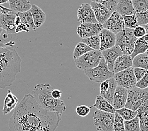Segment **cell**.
Here are the masks:
<instances>
[{
  "mask_svg": "<svg viewBox=\"0 0 148 131\" xmlns=\"http://www.w3.org/2000/svg\"><path fill=\"white\" fill-rule=\"evenodd\" d=\"M58 112L42 107L33 95H25L9 120L10 131H56L61 120Z\"/></svg>",
  "mask_w": 148,
  "mask_h": 131,
  "instance_id": "1",
  "label": "cell"
},
{
  "mask_svg": "<svg viewBox=\"0 0 148 131\" xmlns=\"http://www.w3.org/2000/svg\"><path fill=\"white\" fill-rule=\"evenodd\" d=\"M21 63L22 59L15 48L0 46V89L12 85L21 71Z\"/></svg>",
  "mask_w": 148,
  "mask_h": 131,
  "instance_id": "2",
  "label": "cell"
},
{
  "mask_svg": "<svg viewBox=\"0 0 148 131\" xmlns=\"http://www.w3.org/2000/svg\"><path fill=\"white\" fill-rule=\"evenodd\" d=\"M52 90L53 88L49 84H38L34 88L33 96L42 107L62 115L66 110V106L64 101L52 96Z\"/></svg>",
  "mask_w": 148,
  "mask_h": 131,
  "instance_id": "3",
  "label": "cell"
},
{
  "mask_svg": "<svg viewBox=\"0 0 148 131\" xmlns=\"http://www.w3.org/2000/svg\"><path fill=\"white\" fill-rule=\"evenodd\" d=\"M134 29H125L116 34V45L121 48L123 54L131 55L137 40L133 33Z\"/></svg>",
  "mask_w": 148,
  "mask_h": 131,
  "instance_id": "4",
  "label": "cell"
},
{
  "mask_svg": "<svg viewBox=\"0 0 148 131\" xmlns=\"http://www.w3.org/2000/svg\"><path fill=\"white\" fill-rule=\"evenodd\" d=\"M84 72L90 81L97 83H101L114 76V72L108 69L103 58L101 59L98 66L92 69L84 70Z\"/></svg>",
  "mask_w": 148,
  "mask_h": 131,
  "instance_id": "5",
  "label": "cell"
},
{
  "mask_svg": "<svg viewBox=\"0 0 148 131\" xmlns=\"http://www.w3.org/2000/svg\"><path fill=\"white\" fill-rule=\"evenodd\" d=\"M148 100V88L140 89L136 86L128 90V97L125 107L137 111L143 103Z\"/></svg>",
  "mask_w": 148,
  "mask_h": 131,
  "instance_id": "6",
  "label": "cell"
},
{
  "mask_svg": "<svg viewBox=\"0 0 148 131\" xmlns=\"http://www.w3.org/2000/svg\"><path fill=\"white\" fill-rule=\"evenodd\" d=\"M103 58L100 51L93 50L75 59V62L77 68L84 71L98 66Z\"/></svg>",
  "mask_w": 148,
  "mask_h": 131,
  "instance_id": "7",
  "label": "cell"
},
{
  "mask_svg": "<svg viewBox=\"0 0 148 131\" xmlns=\"http://www.w3.org/2000/svg\"><path fill=\"white\" fill-rule=\"evenodd\" d=\"M93 117L94 125L98 131H114L115 114L97 110Z\"/></svg>",
  "mask_w": 148,
  "mask_h": 131,
  "instance_id": "8",
  "label": "cell"
},
{
  "mask_svg": "<svg viewBox=\"0 0 148 131\" xmlns=\"http://www.w3.org/2000/svg\"><path fill=\"white\" fill-rule=\"evenodd\" d=\"M114 78L117 82V86H122L127 90H130L135 87L137 83L134 73V67H130L128 69L114 74Z\"/></svg>",
  "mask_w": 148,
  "mask_h": 131,
  "instance_id": "9",
  "label": "cell"
},
{
  "mask_svg": "<svg viewBox=\"0 0 148 131\" xmlns=\"http://www.w3.org/2000/svg\"><path fill=\"white\" fill-rule=\"evenodd\" d=\"M103 29V25L99 23H81L77 28L76 32L81 38H86L99 35Z\"/></svg>",
  "mask_w": 148,
  "mask_h": 131,
  "instance_id": "10",
  "label": "cell"
},
{
  "mask_svg": "<svg viewBox=\"0 0 148 131\" xmlns=\"http://www.w3.org/2000/svg\"><path fill=\"white\" fill-rule=\"evenodd\" d=\"M103 29L111 31L115 35L124 30L125 27L123 16L117 12H113L107 22L103 24Z\"/></svg>",
  "mask_w": 148,
  "mask_h": 131,
  "instance_id": "11",
  "label": "cell"
},
{
  "mask_svg": "<svg viewBox=\"0 0 148 131\" xmlns=\"http://www.w3.org/2000/svg\"><path fill=\"white\" fill-rule=\"evenodd\" d=\"M17 16L16 13L14 12L1 11L0 15V25L2 29L10 34H15L16 25L15 20Z\"/></svg>",
  "mask_w": 148,
  "mask_h": 131,
  "instance_id": "12",
  "label": "cell"
},
{
  "mask_svg": "<svg viewBox=\"0 0 148 131\" xmlns=\"http://www.w3.org/2000/svg\"><path fill=\"white\" fill-rule=\"evenodd\" d=\"M77 21L81 23H98L90 4L83 3L80 5L77 10Z\"/></svg>",
  "mask_w": 148,
  "mask_h": 131,
  "instance_id": "13",
  "label": "cell"
},
{
  "mask_svg": "<svg viewBox=\"0 0 148 131\" xmlns=\"http://www.w3.org/2000/svg\"><path fill=\"white\" fill-rule=\"evenodd\" d=\"M101 52L105 62L107 63L108 69L110 70V71L113 72V71H114V63L116 61V59H117L119 56L124 54L122 51H121V48H120L118 45H115L112 48Z\"/></svg>",
  "mask_w": 148,
  "mask_h": 131,
  "instance_id": "14",
  "label": "cell"
},
{
  "mask_svg": "<svg viewBox=\"0 0 148 131\" xmlns=\"http://www.w3.org/2000/svg\"><path fill=\"white\" fill-rule=\"evenodd\" d=\"M90 5L93 10L95 18H96L98 23L101 25L107 22V20L109 19L113 12L108 10L107 7L99 3L91 1Z\"/></svg>",
  "mask_w": 148,
  "mask_h": 131,
  "instance_id": "15",
  "label": "cell"
},
{
  "mask_svg": "<svg viewBox=\"0 0 148 131\" xmlns=\"http://www.w3.org/2000/svg\"><path fill=\"white\" fill-rule=\"evenodd\" d=\"M99 35L100 38V51L107 50L116 45V35L111 31L103 29Z\"/></svg>",
  "mask_w": 148,
  "mask_h": 131,
  "instance_id": "16",
  "label": "cell"
},
{
  "mask_svg": "<svg viewBox=\"0 0 148 131\" xmlns=\"http://www.w3.org/2000/svg\"><path fill=\"white\" fill-rule=\"evenodd\" d=\"M128 97V90L117 86L113 98L112 106L115 110L125 107Z\"/></svg>",
  "mask_w": 148,
  "mask_h": 131,
  "instance_id": "17",
  "label": "cell"
},
{
  "mask_svg": "<svg viewBox=\"0 0 148 131\" xmlns=\"http://www.w3.org/2000/svg\"><path fill=\"white\" fill-rule=\"evenodd\" d=\"M132 67V58L130 55L123 54L116 59L114 66V74Z\"/></svg>",
  "mask_w": 148,
  "mask_h": 131,
  "instance_id": "18",
  "label": "cell"
},
{
  "mask_svg": "<svg viewBox=\"0 0 148 131\" xmlns=\"http://www.w3.org/2000/svg\"><path fill=\"white\" fill-rule=\"evenodd\" d=\"M139 117L140 131H148V100L137 110Z\"/></svg>",
  "mask_w": 148,
  "mask_h": 131,
  "instance_id": "19",
  "label": "cell"
},
{
  "mask_svg": "<svg viewBox=\"0 0 148 131\" xmlns=\"http://www.w3.org/2000/svg\"><path fill=\"white\" fill-rule=\"evenodd\" d=\"M115 11L122 16L136 14L132 0H119Z\"/></svg>",
  "mask_w": 148,
  "mask_h": 131,
  "instance_id": "20",
  "label": "cell"
},
{
  "mask_svg": "<svg viewBox=\"0 0 148 131\" xmlns=\"http://www.w3.org/2000/svg\"><path fill=\"white\" fill-rule=\"evenodd\" d=\"M19 100L12 92L8 90L4 100V105L3 108V114L7 115L15 109L18 105Z\"/></svg>",
  "mask_w": 148,
  "mask_h": 131,
  "instance_id": "21",
  "label": "cell"
},
{
  "mask_svg": "<svg viewBox=\"0 0 148 131\" xmlns=\"http://www.w3.org/2000/svg\"><path fill=\"white\" fill-rule=\"evenodd\" d=\"M31 13L32 15L35 26L38 29L44 23L46 20V15L40 7L36 5H32L31 6Z\"/></svg>",
  "mask_w": 148,
  "mask_h": 131,
  "instance_id": "22",
  "label": "cell"
},
{
  "mask_svg": "<svg viewBox=\"0 0 148 131\" xmlns=\"http://www.w3.org/2000/svg\"><path fill=\"white\" fill-rule=\"evenodd\" d=\"M10 9L15 13H22L29 11L32 5L28 0H8Z\"/></svg>",
  "mask_w": 148,
  "mask_h": 131,
  "instance_id": "23",
  "label": "cell"
},
{
  "mask_svg": "<svg viewBox=\"0 0 148 131\" xmlns=\"http://www.w3.org/2000/svg\"><path fill=\"white\" fill-rule=\"evenodd\" d=\"M90 107H95L99 110L112 113V114H115L116 112V110L114 108L110 103H109L106 99H105L100 95L97 96L95 104L93 106H91Z\"/></svg>",
  "mask_w": 148,
  "mask_h": 131,
  "instance_id": "24",
  "label": "cell"
},
{
  "mask_svg": "<svg viewBox=\"0 0 148 131\" xmlns=\"http://www.w3.org/2000/svg\"><path fill=\"white\" fill-rule=\"evenodd\" d=\"M148 49V34H146L142 37L137 38L135 44L134 49L130 55L133 59L137 55L145 53Z\"/></svg>",
  "mask_w": 148,
  "mask_h": 131,
  "instance_id": "25",
  "label": "cell"
},
{
  "mask_svg": "<svg viewBox=\"0 0 148 131\" xmlns=\"http://www.w3.org/2000/svg\"><path fill=\"white\" fill-rule=\"evenodd\" d=\"M16 14L17 15L20 17V19L21 20V23L25 25L29 28V29L30 30H34V31L36 30L37 28L34 25L33 18H32V15L30 10L25 12L16 13Z\"/></svg>",
  "mask_w": 148,
  "mask_h": 131,
  "instance_id": "26",
  "label": "cell"
},
{
  "mask_svg": "<svg viewBox=\"0 0 148 131\" xmlns=\"http://www.w3.org/2000/svg\"><path fill=\"white\" fill-rule=\"evenodd\" d=\"M132 67L148 70V56L143 53L135 56L132 59Z\"/></svg>",
  "mask_w": 148,
  "mask_h": 131,
  "instance_id": "27",
  "label": "cell"
},
{
  "mask_svg": "<svg viewBox=\"0 0 148 131\" xmlns=\"http://www.w3.org/2000/svg\"><path fill=\"white\" fill-rule=\"evenodd\" d=\"M117 87V84L114 78L112 77L111 78L109 79V86L106 91V93H105L102 97L105 99H106V100L109 103H110L111 104H112L113 98H114V95Z\"/></svg>",
  "mask_w": 148,
  "mask_h": 131,
  "instance_id": "28",
  "label": "cell"
},
{
  "mask_svg": "<svg viewBox=\"0 0 148 131\" xmlns=\"http://www.w3.org/2000/svg\"><path fill=\"white\" fill-rule=\"evenodd\" d=\"M91 51H93V49L90 47L88 45H87L82 42H79V43L76 44L75 50H74L73 54V58L75 60L77 58L81 57L82 56L85 54L86 53Z\"/></svg>",
  "mask_w": 148,
  "mask_h": 131,
  "instance_id": "29",
  "label": "cell"
},
{
  "mask_svg": "<svg viewBox=\"0 0 148 131\" xmlns=\"http://www.w3.org/2000/svg\"><path fill=\"white\" fill-rule=\"evenodd\" d=\"M81 42L88 45L93 50L100 51V38L99 35H94V36L86 38H82V41Z\"/></svg>",
  "mask_w": 148,
  "mask_h": 131,
  "instance_id": "30",
  "label": "cell"
},
{
  "mask_svg": "<svg viewBox=\"0 0 148 131\" xmlns=\"http://www.w3.org/2000/svg\"><path fill=\"white\" fill-rule=\"evenodd\" d=\"M116 113L121 115L124 120H130L135 118L137 115V112L132 110L129 108H127L126 107H124L121 109L116 110Z\"/></svg>",
  "mask_w": 148,
  "mask_h": 131,
  "instance_id": "31",
  "label": "cell"
},
{
  "mask_svg": "<svg viewBox=\"0 0 148 131\" xmlns=\"http://www.w3.org/2000/svg\"><path fill=\"white\" fill-rule=\"evenodd\" d=\"M136 13H141L148 10V0H132Z\"/></svg>",
  "mask_w": 148,
  "mask_h": 131,
  "instance_id": "32",
  "label": "cell"
},
{
  "mask_svg": "<svg viewBox=\"0 0 148 131\" xmlns=\"http://www.w3.org/2000/svg\"><path fill=\"white\" fill-rule=\"evenodd\" d=\"M125 131H140L139 120L138 116L130 120H124Z\"/></svg>",
  "mask_w": 148,
  "mask_h": 131,
  "instance_id": "33",
  "label": "cell"
},
{
  "mask_svg": "<svg viewBox=\"0 0 148 131\" xmlns=\"http://www.w3.org/2000/svg\"><path fill=\"white\" fill-rule=\"evenodd\" d=\"M123 19H124L125 27L126 28L134 29L136 27L138 26V23H137L136 14H133V15L128 16H123Z\"/></svg>",
  "mask_w": 148,
  "mask_h": 131,
  "instance_id": "34",
  "label": "cell"
},
{
  "mask_svg": "<svg viewBox=\"0 0 148 131\" xmlns=\"http://www.w3.org/2000/svg\"><path fill=\"white\" fill-rule=\"evenodd\" d=\"M114 131H125L124 120L117 113H115Z\"/></svg>",
  "mask_w": 148,
  "mask_h": 131,
  "instance_id": "35",
  "label": "cell"
},
{
  "mask_svg": "<svg viewBox=\"0 0 148 131\" xmlns=\"http://www.w3.org/2000/svg\"><path fill=\"white\" fill-rule=\"evenodd\" d=\"M91 1L99 3L100 4L104 5L105 7H107L110 11L114 12L119 0H91Z\"/></svg>",
  "mask_w": 148,
  "mask_h": 131,
  "instance_id": "36",
  "label": "cell"
},
{
  "mask_svg": "<svg viewBox=\"0 0 148 131\" xmlns=\"http://www.w3.org/2000/svg\"><path fill=\"white\" fill-rule=\"evenodd\" d=\"M138 25L143 26L148 23V10L141 13H136Z\"/></svg>",
  "mask_w": 148,
  "mask_h": 131,
  "instance_id": "37",
  "label": "cell"
},
{
  "mask_svg": "<svg viewBox=\"0 0 148 131\" xmlns=\"http://www.w3.org/2000/svg\"><path fill=\"white\" fill-rule=\"evenodd\" d=\"M91 107H88L86 105H79L77 106L76 108V114L81 117H86L90 114Z\"/></svg>",
  "mask_w": 148,
  "mask_h": 131,
  "instance_id": "38",
  "label": "cell"
},
{
  "mask_svg": "<svg viewBox=\"0 0 148 131\" xmlns=\"http://www.w3.org/2000/svg\"><path fill=\"white\" fill-rule=\"evenodd\" d=\"M136 86L140 88V89H145V88H148V70L147 71L145 75L139 81H137Z\"/></svg>",
  "mask_w": 148,
  "mask_h": 131,
  "instance_id": "39",
  "label": "cell"
},
{
  "mask_svg": "<svg viewBox=\"0 0 148 131\" xmlns=\"http://www.w3.org/2000/svg\"><path fill=\"white\" fill-rule=\"evenodd\" d=\"M133 33L134 35L136 38H139L140 37H142L144 35H145L146 34V31L143 26L138 25L134 29Z\"/></svg>",
  "mask_w": 148,
  "mask_h": 131,
  "instance_id": "40",
  "label": "cell"
},
{
  "mask_svg": "<svg viewBox=\"0 0 148 131\" xmlns=\"http://www.w3.org/2000/svg\"><path fill=\"white\" fill-rule=\"evenodd\" d=\"M147 71V70L140 68H134V76L136 77L137 82L139 81L144 75H145Z\"/></svg>",
  "mask_w": 148,
  "mask_h": 131,
  "instance_id": "41",
  "label": "cell"
},
{
  "mask_svg": "<svg viewBox=\"0 0 148 131\" xmlns=\"http://www.w3.org/2000/svg\"><path fill=\"white\" fill-rule=\"evenodd\" d=\"M109 86V79L105 80L103 82L100 83V95L103 96V95L106 93V91Z\"/></svg>",
  "mask_w": 148,
  "mask_h": 131,
  "instance_id": "42",
  "label": "cell"
},
{
  "mask_svg": "<svg viewBox=\"0 0 148 131\" xmlns=\"http://www.w3.org/2000/svg\"><path fill=\"white\" fill-rule=\"evenodd\" d=\"M30 30L23 23H21L19 25L16 26V30H15V34H18L20 32H29Z\"/></svg>",
  "mask_w": 148,
  "mask_h": 131,
  "instance_id": "43",
  "label": "cell"
},
{
  "mask_svg": "<svg viewBox=\"0 0 148 131\" xmlns=\"http://www.w3.org/2000/svg\"><path fill=\"white\" fill-rule=\"evenodd\" d=\"M52 96L54 98L56 99H61L62 95V91L59 90H52V92H51Z\"/></svg>",
  "mask_w": 148,
  "mask_h": 131,
  "instance_id": "44",
  "label": "cell"
},
{
  "mask_svg": "<svg viewBox=\"0 0 148 131\" xmlns=\"http://www.w3.org/2000/svg\"><path fill=\"white\" fill-rule=\"evenodd\" d=\"M15 44V42H13V41H10L9 42H7V43H4L2 40H0V46H1V47H5V46H13Z\"/></svg>",
  "mask_w": 148,
  "mask_h": 131,
  "instance_id": "45",
  "label": "cell"
},
{
  "mask_svg": "<svg viewBox=\"0 0 148 131\" xmlns=\"http://www.w3.org/2000/svg\"><path fill=\"white\" fill-rule=\"evenodd\" d=\"M0 10L1 11H5V12H13L11 9L7 8L5 6H3L1 5H0Z\"/></svg>",
  "mask_w": 148,
  "mask_h": 131,
  "instance_id": "46",
  "label": "cell"
},
{
  "mask_svg": "<svg viewBox=\"0 0 148 131\" xmlns=\"http://www.w3.org/2000/svg\"><path fill=\"white\" fill-rule=\"evenodd\" d=\"M20 23H21V20L20 19V17L18 15H17L16 17V19H15V24L16 27L19 25Z\"/></svg>",
  "mask_w": 148,
  "mask_h": 131,
  "instance_id": "47",
  "label": "cell"
},
{
  "mask_svg": "<svg viewBox=\"0 0 148 131\" xmlns=\"http://www.w3.org/2000/svg\"><path fill=\"white\" fill-rule=\"evenodd\" d=\"M8 2V0H0V5L5 4V3Z\"/></svg>",
  "mask_w": 148,
  "mask_h": 131,
  "instance_id": "48",
  "label": "cell"
},
{
  "mask_svg": "<svg viewBox=\"0 0 148 131\" xmlns=\"http://www.w3.org/2000/svg\"><path fill=\"white\" fill-rule=\"evenodd\" d=\"M143 27L146 31V34H148V23L146 24V25H143Z\"/></svg>",
  "mask_w": 148,
  "mask_h": 131,
  "instance_id": "49",
  "label": "cell"
},
{
  "mask_svg": "<svg viewBox=\"0 0 148 131\" xmlns=\"http://www.w3.org/2000/svg\"><path fill=\"white\" fill-rule=\"evenodd\" d=\"M3 29L2 28H1V25H0V35H1V34H2V32H3Z\"/></svg>",
  "mask_w": 148,
  "mask_h": 131,
  "instance_id": "50",
  "label": "cell"
},
{
  "mask_svg": "<svg viewBox=\"0 0 148 131\" xmlns=\"http://www.w3.org/2000/svg\"><path fill=\"white\" fill-rule=\"evenodd\" d=\"M145 53H146V54L148 56V49H147V50L146 51V52Z\"/></svg>",
  "mask_w": 148,
  "mask_h": 131,
  "instance_id": "51",
  "label": "cell"
},
{
  "mask_svg": "<svg viewBox=\"0 0 148 131\" xmlns=\"http://www.w3.org/2000/svg\"><path fill=\"white\" fill-rule=\"evenodd\" d=\"M0 15H1V10H0Z\"/></svg>",
  "mask_w": 148,
  "mask_h": 131,
  "instance_id": "52",
  "label": "cell"
},
{
  "mask_svg": "<svg viewBox=\"0 0 148 131\" xmlns=\"http://www.w3.org/2000/svg\"></svg>",
  "mask_w": 148,
  "mask_h": 131,
  "instance_id": "53",
  "label": "cell"
}]
</instances>
